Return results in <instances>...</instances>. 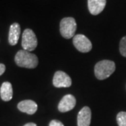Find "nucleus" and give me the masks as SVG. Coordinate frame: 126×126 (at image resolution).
Masks as SVG:
<instances>
[{"instance_id": "obj_1", "label": "nucleus", "mask_w": 126, "mask_h": 126, "mask_svg": "<svg viewBox=\"0 0 126 126\" xmlns=\"http://www.w3.org/2000/svg\"><path fill=\"white\" fill-rule=\"evenodd\" d=\"M15 63L20 67L34 69L38 65L39 60L36 55L25 50H20L15 56Z\"/></svg>"}, {"instance_id": "obj_2", "label": "nucleus", "mask_w": 126, "mask_h": 126, "mask_svg": "<svg viewBox=\"0 0 126 126\" xmlns=\"http://www.w3.org/2000/svg\"><path fill=\"white\" fill-rule=\"evenodd\" d=\"M116 70L114 62L108 60L99 61L94 66V75L99 80H104L112 74Z\"/></svg>"}, {"instance_id": "obj_3", "label": "nucleus", "mask_w": 126, "mask_h": 126, "mask_svg": "<svg viewBox=\"0 0 126 126\" xmlns=\"http://www.w3.org/2000/svg\"><path fill=\"white\" fill-rule=\"evenodd\" d=\"M77 30V23L74 18L67 17L63 18L60 23V31L64 39H71L74 36Z\"/></svg>"}, {"instance_id": "obj_4", "label": "nucleus", "mask_w": 126, "mask_h": 126, "mask_svg": "<svg viewBox=\"0 0 126 126\" xmlns=\"http://www.w3.org/2000/svg\"><path fill=\"white\" fill-rule=\"evenodd\" d=\"M21 44L23 50L29 52L34 50L36 48L38 44L37 38L31 29H26L23 32Z\"/></svg>"}, {"instance_id": "obj_5", "label": "nucleus", "mask_w": 126, "mask_h": 126, "mask_svg": "<svg viewBox=\"0 0 126 126\" xmlns=\"http://www.w3.org/2000/svg\"><path fill=\"white\" fill-rule=\"evenodd\" d=\"M75 48L81 53H88L92 49V43L83 34H77L73 38Z\"/></svg>"}, {"instance_id": "obj_6", "label": "nucleus", "mask_w": 126, "mask_h": 126, "mask_svg": "<svg viewBox=\"0 0 126 126\" xmlns=\"http://www.w3.org/2000/svg\"><path fill=\"white\" fill-rule=\"evenodd\" d=\"M53 84L56 88H69L72 85V79L65 72L58 71L55 73Z\"/></svg>"}, {"instance_id": "obj_7", "label": "nucleus", "mask_w": 126, "mask_h": 126, "mask_svg": "<svg viewBox=\"0 0 126 126\" xmlns=\"http://www.w3.org/2000/svg\"><path fill=\"white\" fill-rule=\"evenodd\" d=\"M76 103V98L72 94H67L59 102L58 110L60 112H67L74 108Z\"/></svg>"}, {"instance_id": "obj_8", "label": "nucleus", "mask_w": 126, "mask_h": 126, "mask_svg": "<svg viewBox=\"0 0 126 126\" xmlns=\"http://www.w3.org/2000/svg\"><path fill=\"white\" fill-rule=\"evenodd\" d=\"M91 122V110L88 107H84L78 113V126H90Z\"/></svg>"}, {"instance_id": "obj_9", "label": "nucleus", "mask_w": 126, "mask_h": 126, "mask_svg": "<svg viewBox=\"0 0 126 126\" xmlns=\"http://www.w3.org/2000/svg\"><path fill=\"white\" fill-rule=\"evenodd\" d=\"M106 4L107 0H88V10L93 16H97L103 11Z\"/></svg>"}, {"instance_id": "obj_10", "label": "nucleus", "mask_w": 126, "mask_h": 126, "mask_svg": "<svg viewBox=\"0 0 126 126\" xmlns=\"http://www.w3.org/2000/svg\"><path fill=\"white\" fill-rule=\"evenodd\" d=\"M18 109L22 112L32 115L37 111L38 106L35 102L30 99H26L18 103Z\"/></svg>"}, {"instance_id": "obj_11", "label": "nucleus", "mask_w": 126, "mask_h": 126, "mask_svg": "<svg viewBox=\"0 0 126 126\" xmlns=\"http://www.w3.org/2000/svg\"><path fill=\"white\" fill-rule=\"evenodd\" d=\"M20 35V26L18 23H13L9 29V43L10 45L15 46L18 44Z\"/></svg>"}, {"instance_id": "obj_12", "label": "nucleus", "mask_w": 126, "mask_h": 126, "mask_svg": "<svg viewBox=\"0 0 126 126\" xmlns=\"http://www.w3.org/2000/svg\"><path fill=\"white\" fill-rule=\"evenodd\" d=\"M1 98L4 102H9L13 97V88L9 82H4L0 88Z\"/></svg>"}, {"instance_id": "obj_13", "label": "nucleus", "mask_w": 126, "mask_h": 126, "mask_svg": "<svg viewBox=\"0 0 126 126\" xmlns=\"http://www.w3.org/2000/svg\"><path fill=\"white\" fill-rule=\"evenodd\" d=\"M116 121L118 126H126V112L121 111L117 114Z\"/></svg>"}, {"instance_id": "obj_14", "label": "nucleus", "mask_w": 126, "mask_h": 126, "mask_svg": "<svg viewBox=\"0 0 126 126\" xmlns=\"http://www.w3.org/2000/svg\"><path fill=\"white\" fill-rule=\"evenodd\" d=\"M119 50L121 54L126 58V36L123 37L121 40L120 41V45H119Z\"/></svg>"}, {"instance_id": "obj_15", "label": "nucleus", "mask_w": 126, "mask_h": 126, "mask_svg": "<svg viewBox=\"0 0 126 126\" xmlns=\"http://www.w3.org/2000/svg\"><path fill=\"white\" fill-rule=\"evenodd\" d=\"M49 126H64L63 123L58 120H53L50 122Z\"/></svg>"}, {"instance_id": "obj_16", "label": "nucleus", "mask_w": 126, "mask_h": 126, "mask_svg": "<svg viewBox=\"0 0 126 126\" xmlns=\"http://www.w3.org/2000/svg\"><path fill=\"white\" fill-rule=\"evenodd\" d=\"M6 70V66L4 64L0 63V76H1Z\"/></svg>"}, {"instance_id": "obj_17", "label": "nucleus", "mask_w": 126, "mask_h": 126, "mask_svg": "<svg viewBox=\"0 0 126 126\" xmlns=\"http://www.w3.org/2000/svg\"><path fill=\"white\" fill-rule=\"evenodd\" d=\"M37 126L35 124V123H28L27 124H25V126Z\"/></svg>"}]
</instances>
